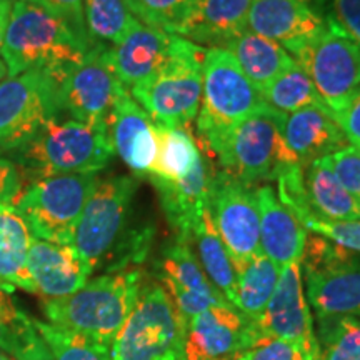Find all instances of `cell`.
<instances>
[{"label":"cell","instance_id":"1","mask_svg":"<svg viewBox=\"0 0 360 360\" xmlns=\"http://www.w3.org/2000/svg\"><path fill=\"white\" fill-rule=\"evenodd\" d=\"M143 282V272L137 267L107 272L87 281L74 294L44 300V314L53 326L110 347L132 312Z\"/></svg>","mask_w":360,"mask_h":360},{"label":"cell","instance_id":"2","mask_svg":"<svg viewBox=\"0 0 360 360\" xmlns=\"http://www.w3.org/2000/svg\"><path fill=\"white\" fill-rule=\"evenodd\" d=\"M11 154L24 182L32 184L53 175L97 174L109 165L115 152L107 127L57 119Z\"/></svg>","mask_w":360,"mask_h":360},{"label":"cell","instance_id":"3","mask_svg":"<svg viewBox=\"0 0 360 360\" xmlns=\"http://www.w3.org/2000/svg\"><path fill=\"white\" fill-rule=\"evenodd\" d=\"M96 45L84 42L45 7L17 0L0 53L7 75L15 77L30 69H70Z\"/></svg>","mask_w":360,"mask_h":360},{"label":"cell","instance_id":"4","mask_svg":"<svg viewBox=\"0 0 360 360\" xmlns=\"http://www.w3.org/2000/svg\"><path fill=\"white\" fill-rule=\"evenodd\" d=\"M204 58L202 45L170 35L169 52L162 65L129 90L157 127L187 129L197 119Z\"/></svg>","mask_w":360,"mask_h":360},{"label":"cell","instance_id":"5","mask_svg":"<svg viewBox=\"0 0 360 360\" xmlns=\"http://www.w3.org/2000/svg\"><path fill=\"white\" fill-rule=\"evenodd\" d=\"M264 103L260 92L224 49H205L202 98L197 114V143L215 157L238 122Z\"/></svg>","mask_w":360,"mask_h":360},{"label":"cell","instance_id":"6","mask_svg":"<svg viewBox=\"0 0 360 360\" xmlns=\"http://www.w3.org/2000/svg\"><path fill=\"white\" fill-rule=\"evenodd\" d=\"M285 115L264 102L238 122L215 154L219 170L257 187V182L276 180L283 169L299 164L283 139Z\"/></svg>","mask_w":360,"mask_h":360},{"label":"cell","instance_id":"7","mask_svg":"<svg viewBox=\"0 0 360 360\" xmlns=\"http://www.w3.org/2000/svg\"><path fill=\"white\" fill-rule=\"evenodd\" d=\"M187 322L159 282H143L124 327L110 345L112 360H182Z\"/></svg>","mask_w":360,"mask_h":360},{"label":"cell","instance_id":"8","mask_svg":"<svg viewBox=\"0 0 360 360\" xmlns=\"http://www.w3.org/2000/svg\"><path fill=\"white\" fill-rule=\"evenodd\" d=\"M300 270L315 317H360V257L321 236H307Z\"/></svg>","mask_w":360,"mask_h":360},{"label":"cell","instance_id":"9","mask_svg":"<svg viewBox=\"0 0 360 360\" xmlns=\"http://www.w3.org/2000/svg\"><path fill=\"white\" fill-rule=\"evenodd\" d=\"M67 70L30 69L0 80V150H15L60 119V84Z\"/></svg>","mask_w":360,"mask_h":360},{"label":"cell","instance_id":"10","mask_svg":"<svg viewBox=\"0 0 360 360\" xmlns=\"http://www.w3.org/2000/svg\"><path fill=\"white\" fill-rule=\"evenodd\" d=\"M97 174H64L25 186L17 210L35 238L72 245L85 202L97 184Z\"/></svg>","mask_w":360,"mask_h":360},{"label":"cell","instance_id":"11","mask_svg":"<svg viewBox=\"0 0 360 360\" xmlns=\"http://www.w3.org/2000/svg\"><path fill=\"white\" fill-rule=\"evenodd\" d=\"M137 188L134 175H112L98 179L90 192L70 247L92 270L105 264L120 245Z\"/></svg>","mask_w":360,"mask_h":360},{"label":"cell","instance_id":"12","mask_svg":"<svg viewBox=\"0 0 360 360\" xmlns=\"http://www.w3.org/2000/svg\"><path fill=\"white\" fill-rule=\"evenodd\" d=\"M290 56L312 80L332 115L360 92L359 47L327 19L321 32Z\"/></svg>","mask_w":360,"mask_h":360},{"label":"cell","instance_id":"13","mask_svg":"<svg viewBox=\"0 0 360 360\" xmlns=\"http://www.w3.org/2000/svg\"><path fill=\"white\" fill-rule=\"evenodd\" d=\"M209 210L233 267L260 252L257 187L217 170L210 177Z\"/></svg>","mask_w":360,"mask_h":360},{"label":"cell","instance_id":"14","mask_svg":"<svg viewBox=\"0 0 360 360\" xmlns=\"http://www.w3.org/2000/svg\"><path fill=\"white\" fill-rule=\"evenodd\" d=\"M257 326L264 335L289 344L300 355V360H321V347L305 297L300 260L281 270L276 290Z\"/></svg>","mask_w":360,"mask_h":360},{"label":"cell","instance_id":"15","mask_svg":"<svg viewBox=\"0 0 360 360\" xmlns=\"http://www.w3.org/2000/svg\"><path fill=\"white\" fill-rule=\"evenodd\" d=\"M122 89L105 58V45L97 44L62 79V110L84 124L109 129L112 107Z\"/></svg>","mask_w":360,"mask_h":360},{"label":"cell","instance_id":"16","mask_svg":"<svg viewBox=\"0 0 360 360\" xmlns=\"http://www.w3.org/2000/svg\"><path fill=\"white\" fill-rule=\"evenodd\" d=\"M262 330L231 304L202 310L187 322L186 360H229L262 337Z\"/></svg>","mask_w":360,"mask_h":360},{"label":"cell","instance_id":"17","mask_svg":"<svg viewBox=\"0 0 360 360\" xmlns=\"http://www.w3.org/2000/svg\"><path fill=\"white\" fill-rule=\"evenodd\" d=\"M157 278L186 322L214 305L229 304L205 276L188 242L175 238L155 262Z\"/></svg>","mask_w":360,"mask_h":360},{"label":"cell","instance_id":"18","mask_svg":"<svg viewBox=\"0 0 360 360\" xmlns=\"http://www.w3.org/2000/svg\"><path fill=\"white\" fill-rule=\"evenodd\" d=\"M109 135L114 152L134 177H148L154 172L159 154V130L150 115L134 101L125 87L120 90L112 107Z\"/></svg>","mask_w":360,"mask_h":360},{"label":"cell","instance_id":"19","mask_svg":"<svg viewBox=\"0 0 360 360\" xmlns=\"http://www.w3.org/2000/svg\"><path fill=\"white\" fill-rule=\"evenodd\" d=\"M326 27L307 0H252L247 29L276 40L292 53Z\"/></svg>","mask_w":360,"mask_h":360},{"label":"cell","instance_id":"20","mask_svg":"<svg viewBox=\"0 0 360 360\" xmlns=\"http://www.w3.org/2000/svg\"><path fill=\"white\" fill-rule=\"evenodd\" d=\"M27 269L35 294L44 300L62 299L84 287L94 270L80 257L74 247L32 238Z\"/></svg>","mask_w":360,"mask_h":360},{"label":"cell","instance_id":"21","mask_svg":"<svg viewBox=\"0 0 360 360\" xmlns=\"http://www.w3.org/2000/svg\"><path fill=\"white\" fill-rule=\"evenodd\" d=\"M170 35L137 20L119 44L105 47L107 62L125 89L130 90L159 69L167 57Z\"/></svg>","mask_w":360,"mask_h":360},{"label":"cell","instance_id":"22","mask_svg":"<svg viewBox=\"0 0 360 360\" xmlns=\"http://www.w3.org/2000/svg\"><path fill=\"white\" fill-rule=\"evenodd\" d=\"M210 177L212 174H210L204 154L197 160L191 174L179 182H164V180L148 177L159 193L162 210L170 227L174 229L175 238L179 240L191 244L192 233L209 205Z\"/></svg>","mask_w":360,"mask_h":360},{"label":"cell","instance_id":"23","mask_svg":"<svg viewBox=\"0 0 360 360\" xmlns=\"http://www.w3.org/2000/svg\"><path fill=\"white\" fill-rule=\"evenodd\" d=\"M260 214V252L283 269L300 260L307 242V229L282 204L270 186L257 187Z\"/></svg>","mask_w":360,"mask_h":360},{"label":"cell","instance_id":"24","mask_svg":"<svg viewBox=\"0 0 360 360\" xmlns=\"http://www.w3.org/2000/svg\"><path fill=\"white\" fill-rule=\"evenodd\" d=\"M283 139L304 169L314 160L332 155L349 146L347 137L330 112L319 107H307L287 114Z\"/></svg>","mask_w":360,"mask_h":360},{"label":"cell","instance_id":"25","mask_svg":"<svg viewBox=\"0 0 360 360\" xmlns=\"http://www.w3.org/2000/svg\"><path fill=\"white\" fill-rule=\"evenodd\" d=\"M252 0H199L174 35L207 47H220L247 30Z\"/></svg>","mask_w":360,"mask_h":360},{"label":"cell","instance_id":"26","mask_svg":"<svg viewBox=\"0 0 360 360\" xmlns=\"http://www.w3.org/2000/svg\"><path fill=\"white\" fill-rule=\"evenodd\" d=\"M219 49L231 53L245 77L259 90L260 96L283 70L289 69L295 62L276 40L252 32L249 29L224 42Z\"/></svg>","mask_w":360,"mask_h":360},{"label":"cell","instance_id":"27","mask_svg":"<svg viewBox=\"0 0 360 360\" xmlns=\"http://www.w3.org/2000/svg\"><path fill=\"white\" fill-rule=\"evenodd\" d=\"M32 232L15 205H0V285L11 292L17 287L35 294L27 269Z\"/></svg>","mask_w":360,"mask_h":360},{"label":"cell","instance_id":"28","mask_svg":"<svg viewBox=\"0 0 360 360\" xmlns=\"http://www.w3.org/2000/svg\"><path fill=\"white\" fill-rule=\"evenodd\" d=\"M304 186L312 214L328 220H360V202L342 186L328 157L304 169Z\"/></svg>","mask_w":360,"mask_h":360},{"label":"cell","instance_id":"29","mask_svg":"<svg viewBox=\"0 0 360 360\" xmlns=\"http://www.w3.org/2000/svg\"><path fill=\"white\" fill-rule=\"evenodd\" d=\"M195 244V255L204 269L205 276L214 287L225 297L232 307L237 300V274L233 262L225 249L222 238L215 229L209 205L202 214V219L192 233L191 245Z\"/></svg>","mask_w":360,"mask_h":360},{"label":"cell","instance_id":"30","mask_svg":"<svg viewBox=\"0 0 360 360\" xmlns=\"http://www.w3.org/2000/svg\"><path fill=\"white\" fill-rule=\"evenodd\" d=\"M281 267L262 252L252 255L249 260L236 265L237 300L236 309L247 319L257 323L276 290Z\"/></svg>","mask_w":360,"mask_h":360},{"label":"cell","instance_id":"31","mask_svg":"<svg viewBox=\"0 0 360 360\" xmlns=\"http://www.w3.org/2000/svg\"><path fill=\"white\" fill-rule=\"evenodd\" d=\"M159 130V154L154 165V177L164 182H179L191 174L200 159L202 150L195 135L188 129L157 127Z\"/></svg>","mask_w":360,"mask_h":360},{"label":"cell","instance_id":"32","mask_svg":"<svg viewBox=\"0 0 360 360\" xmlns=\"http://www.w3.org/2000/svg\"><path fill=\"white\" fill-rule=\"evenodd\" d=\"M262 98L267 105L274 107L282 114H292V112L307 109V107H319V109L328 110L322 97L319 96L317 89L314 87L312 80L297 65V62L283 70L264 90Z\"/></svg>","mask_w":360,"mask_h":360},{"label":"cell","instance_id":"33","mask_svg":"<svg viewBox=\"0 0 360 360\" xmlns=\"http://www.w3.org/2000/svg\"><path fill=\"white\" fill-rule=\"evenodd\" d=\"M85 25L94 44H119L139 19L125 0H84Z\"/></svg>","mask_w":360,"mask_h":360},{"label":"cell","instance_id":"34","mask_svg":"<svg viewBox=\"0 0 360 360\" xmlns=\"http://www.w3.org/2000/svg\"><path fill=\"white\" fill-rule=\"evenodd\" d=\"M321 360H360V317L319 319Z\"/></svg>","mask_w":360,"mask_h":360},{"label":"cell","instance_id":"35","mask_svg":"<svg viewBox=\"0 0 360 360\" xmlns=\"http://www.w3.org/2000/svg\"><path fill=\"white\" fill-rule=\"evenodd\" d=\"M35 328L51 350L53 360H112L110 347L97 344L69 328L35 321Z\"/></svg>","mask_w":360,"mask_h":360},{"label":"cell","instance_id":"36","mask_svg":"<svg viewBox=\"0 0 360 360\" xmlns=\"http://www.w3.org/2000/svg\"><path fill=\"white\" fill-rule=\"evenodd\" d=\"M0 352L11 355L13 360H53L35 328L34 319L24 312L13 322L0 321Z\"/></svg>","mask_w":360,"mask_h":360},{"label":"cell","instance_id":"37","mask_svg":"<svg viewBox=\"0 0 360 360\" xmlns=\"http://www.w3.org/2000/svg\"><path fill=\"white\" fill-rule=\"evenodd\" d=\"M199 0H135V17L143 24L175 34Z\"/></svg>","mask_w":360,"mask_h":360},{"label":"cell","instance_id":"38","mask_svg":"<svg viewBox=\"0 0 360 360\" xmlns=\"http://www.w3.org/2000/svg\"><path fill=\"white\" fill-rule=\"evenodd\" d=\"M292 214L307 229V232L327 238L342 249L360 254V220H328L312 214L310 209Z\"/></svg>","mask_w":360,"mask_h":360},{"label":"cell","instance_id":"39","mask_svg":"<svg viewBox=\"0 0 360 360\" xmlns=\"http://www.w3.org/2000/svg\"><path fill=\"white\" fill-rule=\"evenodd\" d=\"M332 169L347 191L360 202V150L354 146H345L328 155Z\"/></svg>","mask_w":360,"mask_h":360},{"label":"cell","instance_id":"40","mask_svg":"<svg viewBox=\"0 0 360 360\" xmlns=\"http://www.w3.org/2000/svg\"><path fill=\"white\" fill-rule=\"evenodd\" d=\"M326 19L347 35L360 51V0H330Z\"/></svg>","mask_w":360,"mask_h":360},{"label":"cell","instance_id":"41","mask_svg":"<svg viewBox=\"0 0 360 360\" xmlns=\"http://www.w3.org/2000/svg\"><path fill=\"white\" fill-rule=\"evenodd\" d=\"M229 360H300V355L285 342L262 335Z\"/></svg>","mask_w":360,"mask_h":360},{"label":"cell","instance_id":"42","mask_svg":"<svg viewBox=\"0 0 360 360\" xmlns=\"http://www.w3.org/2000/svg\"><path fill=\"white\" fill-rule=\"evenodd\" d=\"M42 7L57 15L60 20H64L84 42L96 45L89 37L87 25H85L84 0H42Z\"/></svg>","mask_w":360,"mask_h":360},{"label":"cell","instance_id":"43","mask_svg":"<svg viewBox=\"0 0 360 360\" xmlns=\"http://www.w3.org/2000/svg\"><path fill=\"white\" fill-rule=\"evenodd\" d=\"M24 188V177H22L15 162L8 157L0 155V205H15Z\"/></svg>","mask_w":360,"mask_h":360},{"label":"cell","instance_id":"44","mask_svg":"<svg viewBox=\"0 0 360 360\" xmlns=\"http://www.w3.org/2000/svg\"><path fill=\"white\" fill-rule=\"evenodd\" d=\"M350 146L360 143V92L340 112L332 115Z\"/></svg>","mask_w":360,"mask_h":360},{"label":"cell","instance_id":"45","mask_svg":"<svg viewBox=\"0 0 360 360\" xmlns=\"http://www.w3.org/2000/svg\"><path fill=\"white\" fill-rule=\"evenodd\" d=\"M20 310L13 305L8 290L4 285H0V321L13 322L20 317Z\"/></svg>","mask_w":360,"mask_h":360},{"label":"cell","instance_id":"46","mask_svg":"<svg viewBox=\"0 0 360 360\" xmlns=\"http://www.w3.org/2000/svg\"><path fill=\"white\" fill-rule=\"evenodd\" d=\"M13 2L12 0H0V49H2L4 39H6L8 19H11Z\"/></svg>","mask_w":360,"mask_h":360},{"label":"cell","instance_id":"47","mask_svg":"<svg viewBox=\"0 0 360 360\" xmlns=\"http://www.w3.org/2000/svg\"><path fill=\"white\" fill-rule=\"evenodd\" d=\"M6 72H7V69H6V64H4V62L0 60V80L4 79V75H6Z\"/></svg>","mask_w":360,"mask_h":360},{"label":"cell","instance_id":"48","mask_svg":"<svg viewBox=\"0 0 360 360\" xmlns=\"http://www.w3.org/2000/svg\"><path fill=\"white\" fill-rule=\"evenodd\" d=\"M125 4H127L130 11H132V12L135 11V0H125ZM134 15H135V13H134Z\"/></svg>","mask_w":360,"mask_h":360},{"label":"cell","instance_id":"49","mask_svg":"<svg viewBox=\"0 0 360 360\" xmlns=\"http://www.w3.org/2000/svg\"><path fill=\"white\" fill-rule=\"evenodd\" d=\"M20 2H32V4H37V6H42V0H20Z\"/></svg>","mask_w":360,"mask_h":360},{"label":"cell","instance_id":"50","mask_svg":"<svg viewBox=\"0 0 360 360\" xmlns=\"http://www.w3.org/2000/svg\"><path fill=\"white\" fill-rule=\"evenodd\" d=\"M0 360H12V357H11V355H7V354H4V352H0Z\"/></svg>","mask_w":360,"mask_h":360},{"label":"cell","instance_id":"51","mask_svg":"<svg viewBox=\"0 0 360 360\" xmlns=\"http://www.w3.org/2000/svg\"><path fill=\"white\" fill-rule=\"evenodd\" d=\"M354 147H357V148H359V150H360V143H357V146H354Z\"/></svg>","mask_w":360,"mask_h":360},{"label":"cell","instance_id":"52","mask_svg":"<svg viewBox=\"0 0 360 360\" xmlns=\"http://www.w3.org/2000/svg\"><path fill=\"white\" fill-rule=\"evenodd\" d=\"M307 2H310V0H307Z\"/></svg>","mask_w":360,"mask_h":360},{"label":"cell","instance_id":"53","mask_svg":"<svg viewBox=\"0 0 360 360\" xmlns=\"http://www.w3.org/2000/svg\"><path fill=\"white\" fill-rule=\"evenodd\" d=\"M182 360H186V359H182Z\"/></svg>","mask_w":360,"mask_h":360}]
</instances>
